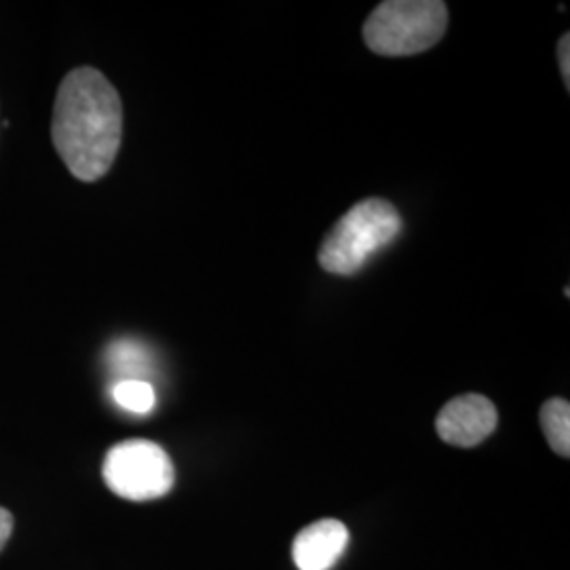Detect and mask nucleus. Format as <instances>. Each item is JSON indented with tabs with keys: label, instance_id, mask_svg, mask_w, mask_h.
Instances as JSON below:
<instances>
[{
	"label": "nucleus",
	"instance_id": "1",
	"mask_svg": "<svg viewBox=\"0 0 570 570\" xmlns=\"http://www.w3.org/2000/svg\"><path fill=\"white\" fill-rule=\"evenodd\" d=\"M122 136V104L112 82L96 68L68 72L58 89L51 138L68 171L96 183L115 164Z\"/></svg>",
	"mask_w": 570,
	"mask_h": 570
},
{
	"label": "nucleus",
	"instance_id": "2",
	"mask_svg": "<svg viewBox=\"0 0 570 570\" xmlns=\"http://www.w3.org/2000/svg\"><path fill=\"white\" fill-rule=\"evenodd\" d=\"M402 233V216L385 199H364L353 205L330 230L320 247V266L351 277L367 265L372 256L395 242Z\"/></svg>",
	"mask_w": 570,
	"mask_h": 570
},
{
	"label": "nucleus",
	"instance_id": "3",
	"mask_svg": "<svg viewBox=\"0 0 570 570\" xmlns=\"http://www.w3.org/2000/svg\"><path fill=\"white\" fill-rule=\"evenodd\" d=\"M449 7L440 0H387L381 2L364 23L367 49L406 58L435 47L446 35Z\"/></svg>",
	"mask_w": 570,
	"mask_h": 570
},
{
	"label": "nucleus",
	"instance_id": "4",
	"mask_svg": "<svg viewBox=\"0 0 570 570\" xmlns=\"http://www.w3.org/2000/svg\"><path fill=\"white\" fill-rule=\"evenodd\" d=\"M102 475L117 497L138 503L161 499L176 482L169 454L148 440H127L108 450Z\"/></svg>",
	"mask_w": 570,
	"mask_h": 570
},
{
	"label": "nucleus",
	"instance_id": "5",
	"mask_svg": "<svg viewBox=\"0 0 570 570\" xmlns=\"http://www.w3.org/2000/svg\"><path fill=\"white\" fill-rule=\"evenodd\" d=\"M499 423V412L489 397L465 393L450 400L435 419L438 435L459 449H473L490 438Z\"/></svg>",
	"mask_w": 570,
	"mask_h": 570
},
{
	"label": "nucleus",
	"instance_id": "6",
	"mask_svg": "<svg viewBox=\"0 0 570 570\" xmlns=\"http://www.w3.org/2000/svg\"><path fill=\"white\" fill-rule=\"evenodd\" d=\"M348 529L341 520L326 518L301 530L292 556L298 570H330L345 553Z\"/></svg>",
	"mask_w": 570,
	"mask_h": 570
},
{
	"label": "nucleus",
	"instance_id": "7",
	"mask_svg": "<svg viewBox=\"0 0 570 570\" xmlns=\"http://www.w3.org/2000/svg\"><path fill=\"white\" fill-rule=\"evenodd\" d=\"M541 428L551 450L564 459L570 456V404L562 397H553L541 406Z\"/></svg>",
	"mask_w": 570,
	"mask_h": 570
},
{
	"label": "nucleus",
	"instance_id": "8",
	"mask_svg": "<svg viewBox=\"0 0 570 570\" xmlns=\"http://www.w3.org/2000/svg\"><path fill=\"white\" fill-rule=\"evenodd\" d=\"M115 402L134 414H148L157 406V391L142 379H125L112 387Z\"/></svg>",
	"mask_w": 570,
	"mask_h": 570
},
{
	"label": "nucleus",
	"instance_id": "9",
	"mask_svg": "<svg viewBox=\"0 0 570 570\" xmlns=\"http://www.w3.org/2000/svg\"><path fill=\"white\" fill-rule=\"evenodd\" d=\"M558 63H560V75H562V81L567 85V89L570 87V35L567 32L560 42H558Z\"/></svg>",
	"mask_w": 570,
	"mask_h": 570
},
{
	"label": "nucleus",
	"instance_id": "10",
	"mask_svg": "<svg viewBox=\"0 0 570 570\" xmlns=\"http://www.w3.org/2000/svg\"><path fill=\"white\" fill-rule=\"evenodd\" d=\"M11 532H13V515L11 511L0 508V551L4 550Z\"/></svg>",
	"mask_w": 570,
	"mask_h": 570
}]
</instances>
